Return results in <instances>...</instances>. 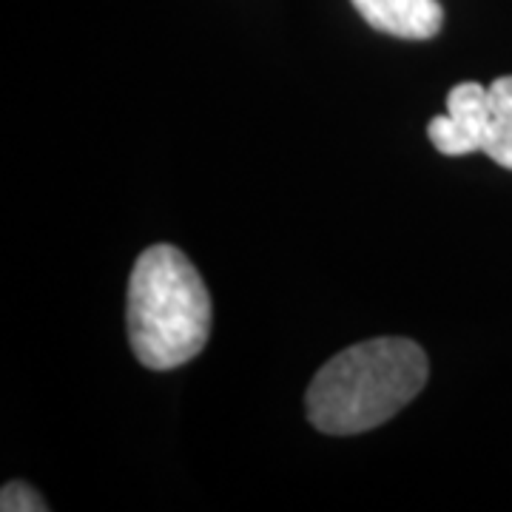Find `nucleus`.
<instances>
[{
	"mask_svg": "<svg viewBox=\"0 0 512 512\" xmlns=\"http://www.w3.org/2000/svg\"><path fill=\"white\" fill-rule=\"evenodd\" d=\"M427 353L402 336L367 339L336 353L313 376L305 407L316 430L356 436L390 421L427 384Z\"/></svg>",
	"mask_w": 512,
	"mask_h": 512,
	"instance_id": "nucleus-1",
	"label": "nucleus"
},
{
	"mask_svg": "<svg viewBox=\"0 0 512 512\" xmlns=\"http://www.w3.org/2000/svg\"><path fill=\"white\" fill-rule=\"evenodd\" d=\"M126 319L131 350L148 370H174L200 356L214 308L200 271L180 248L151 245L137 256Z\"/></svg>",
	"mask_w": 512,
	"mask_h": 512,
	"instance_id": "nucleus-2",
	"label": "nucleus"
},
{
	"mask_svg": "<svg viewBox=\"0 0 512 512\" xmlns=\"http://www.w3.org/2000/svg\"><path fill=\"white\" fill-rule=\"evenodd\" d=\"M490 123V97L481 83H458L447 94V114L430 120L427 137L436 151L447 157L476 154L484 143V131Z\"/></svg>",
	"mask_w": 512,
	"mask_h": 512,
	"instance_id": "nucleus-3",
	"label": "nucleus"
},
{
	"mask_svg": "<svg viewBox=\"0 0 512 512\" xmlns=\"http://www.w3.org/2000/svg\"><path fill=\"white\" fill-rule=\"evenodd\" d=\"M367 26L402 40H430L444 26L439 0H353Z\"/></svg>",
	"mask_w": 512,
	"mask_h": 512,
	"instance_id": "nucleus-4",
	"label": "nucleus"
},
{
	"mask_svg": "<svg viewBox=\"0 0 512 512\" xmlns=\"http://www.w3.org/2000/svg\"><path fill=\"white\" fill-rule=\"evenodd\" d=\"M481 151L501 168H512V111H490Z\"/></svg>",
	"mask_w": 512,
	"mask_h": 512,
	"instance_id": "nucleus-5",
	"label": "nucleus"
},
{
	"mask_svg": "<svg viewBox=\"0 0 512 512\" xmlns=\"http://www.w3.org/2000/svg\"><path fill=\"white\" fill-rule=\"evenodd\" d=\"M0 510L3 512H43V498L23 481H9L0 493Z\"/></svg>",
	"mask_w": 512,
	"mask_h": 512,
	"instance_id": "nucleus-6",
	"label": "nucleus"
},
{
	"mask_svg": "<svg viewBox=\"0 0 512 512\" xmlns=\"http://www.w3.org/2000/svg\"><path fill=\"white\" fill-rule=\"evenodd\" d=\"M487 97H490V111H512V74L493 80Z\"/></svg>",
	"mask_w": 512,
	"mask_h": 512,
	"instance_id": "nucleus-7",
	"label": "nucleus"
}]
</instances>
